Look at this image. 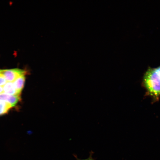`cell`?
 Masks as SVG:
<instances>
[{
    "label": "cell",
    "mask_w": 160,
    "mask_h": 160,
    "mask_svg": "<svg viewBox=\"0 0 160 160\" xmlns=\"http://www.w3.org/2000/svg\"><path fill=\"white\" fill-rule=\"evenodd\" d=\"M12 107L9 103L0 100V116L7 113Z\"/></svg>",
    "instance_id": "8992f818"
},
{
    "label": "cell",
    "mask_w": 160,
    "mask_h": 160,
    "mask_svg": "<svg viewBox=\"0 0 160 160\" xmlns=\"http://www.w3.org/2000/svg\"><path fill=\"white\" fill-rule=\"evenodd\" d=\"M142 83L147 95L152 98L153 102L158 101L160 97V65L149 67L144 74Z\"/></svg>",
    "instance_id": "6da1fadb"
},
{
    "label": "cell",
    "mask_w": 160,
    "mask_h": 160,
    "mask_svg": "<svg viewBox=\"0 0 160 160\" xmlns=\"http://www.w3.org/2000/svg\"><path fill=\"white\" fill-rule=\"evenodd\" d=\"M25 76L23 75L18 77L13 82V83L15 88L20 93H21L24 86L25 79Z\"/></svg>",
    "instance_id": "5b68a950"
},
{
    "label": "cell",
    "mask_w": 160,
    "mask_h": 160,
    "mask_svg": "<svg viewBox=\"0 0 160 160\" xmlns=\"http://www.w3.org/2000/svg\"><path fill=\"white\" fill-rule=\"evenodd\" d=\"M74 156L76 157V158L77 160H94V159L93 158L92 156V154L91 153L89 157L86 159H81L78 158L76 156H75L74 155Z\"/></svg>",
    "instance_id": "ba28073f"
},
{
    "label": "cell",
    "mask_w": 160,
    "mask_h": 160,
    "mask_svg": "<svg viewBox=\"0 0 160 160\" xmlns=\"http://www.w3.org/2000/svg\"><path fill=\"white\" fill-rule=\"evenodd\" d=\"M20 100V96L9 95L5 93L0 94V100L9 103L12 107L15 106Z\"/></svg>",
    "instance_id": "3957f363"
},
{
    "label": "cell",
    "mask_w": 160,
    "mask_h": 160,
    "mask_svg": "<svg viewBox=\"0 0 160 160\" xmlns=\"http://www.w3.org/2000/svg\"><path fill=\"white\" fill-rule=\"evenodd\" d=\"M27 73L26 71L19 68L0 69V74L8 82H14L18 77Z\"/></svg>",
    "instance_id": "7a4b0ae2"
},
{
    "label": "cell",
    "mask_w": 160,
    "mask_h": 160,
    "mask_svg": "<svg viewBox=\"0 0 160 160\" xmlns=\"http://www.w3.org/2000/svg\"><path fill=\"white\" fill-rule=\"evenodd\" d=\"M3 88L4 92L6 94L20 96L21 93L17 91L12 82H7Z\"/></svg>",
    "instance_id": "277c9868"
},
{
    "label": "cell",
    "mask_w": 160,
    "mask_h": 160,
    "mask_svg": "<svg viewBox=\"0 0 160 160\" xmlns=\"http://www.w3.org/2000/svg\"><path fill=\"white\" fill-rule=\"evenodd\" d=\"M3 88L0 86V94L4 93Z\"/></svg>",
    "instance_id": "9c48e42d"
},
{
    "label": "cell",
    "mask_w": 160,
    "mask_h": 160,
    "mask_svg": "<svg viewBox=\"0 0 160 160\" xmlns=\"http://www.w3.org/2000/svg\"><path fill=\"white\" fill-rule=\"evenodd\" d=\"M7 81L3 76L2 75L0 76V86L1 87L4 86L6 83Z\"/></svg>",
    "instance_id": "52a82bcc"
}]
</instances>
